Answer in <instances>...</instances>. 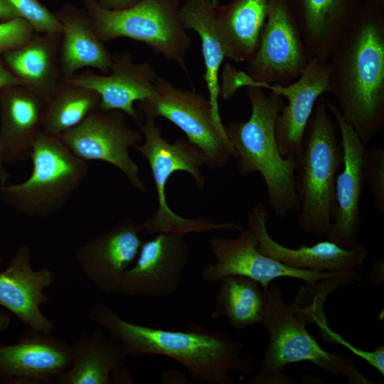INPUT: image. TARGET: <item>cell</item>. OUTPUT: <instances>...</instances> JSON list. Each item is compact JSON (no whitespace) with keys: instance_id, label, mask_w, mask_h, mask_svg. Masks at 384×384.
Listing matches in <instances>:
<instances>
[{"instance_id":"obj_36","label":"cell","mask_w":384,"mask_h":384,"mask_svg":"<svg viewBox=\"0 0 384 384\" xmlns=\"http://www.w3.org/2000/svg\"><path fill=\"white\" fill-rule=\"evenodd\" d=\"M139 1L140 0H98V2L105 9L110 10H121L131 7Z\"/></svg>"},{"instance_id":"obj_12","label":"cell","mask_w":384,"mask_h":384,"mask_svg":"<svg viewBox=\"0 0 384 384\" xmlns=\"http://www.w3.org/2000/svg\"><path fill=\"white\" fill-rule=\"evenodd\" d=\"M58 137L79 159L113 165L134 188L146 191L139 167L129 154V149L143 141V134L128 125L123 112L100 109Z\"/></svg>"},{"instance_id":"obj_20","label":"cell","mask_w":384,"mask_h":384,"mask_svg":"<svg viewBox=\"0 0 384 384\" xmlns=\"http://www.w3.org/2000/svg\"><path fill=\"white\" fill-rule=\"evenodd\" d=\"M55 280L53 270L32 268L31 249L27 245H21L6 268L0 272V306L29 328L51 333L54 324L43 314L40 306L49 302L43 292Z\"/></svg>"},{"instance_id":"obj_32","label":"cell","mask_w":384,"mask_h":384,"mask_svg":"<svg viewBox=\"0 0 384 384\" xmlns=\"http://www.w3.org/2000/svg\"><path fill=\"white\" fill-rule=\"evenodd\" d=\"M36 33L31 25L21 17L0 22V54L23 45Z\"/></svg>"},{"instance_id":"obj_34","label":"cell","mask_w":384,"mask_h":384,"mask_svg":"<svg viewBox=\"0 0 384 384\" xmlns=\"http://www.w3.org/2000/svg\"><path fill=\"white\" fill-rule=\"evenodd\" d=\"M16 85H21V83L7 68L0 54V91Z\"/></svg>"},{"instance_id":"obj_5","label":"cell","mask_w":384,"mask_h":384,"mask_svg":"<svg viewBox=\"0 0 384 384\" xmlns=\"http://www.w3.org/2000/svg\"><path fill=\"white\" fill-rule=\"evenodd\" d=\"M336 124L321 95L306 128L303 148L296 157L295 188L299 208L297 224L303 232L326 236L334 208L337 171L343 161Z\"/></svg>"},{"instance_id":"obj_7","label":"cell","mask_w":384,"mask_h":384,"mask_svg":"<svg viewBox=\"0 0 384 384\" xmlns=\"http://www.w3.org/2000/svg\"><path fill=\"white\" fill-rule=\"evenodd\" d=\"M144 118L139 124L144 142L134 148L149 163L158 201L156 210L143 223L144 230L150 235L169 232L181 235L213 230H240L242 227L232 221L216 223L204 218H186L171 209L166 196L168 180L176 171H183L191 174L200 190H203L205 178L201 169L206 165V156L201 149L188 140L168 142L162 137L155 119Z\"/></svg>"},{"instance_id":"obj_18","label":"cell","mask_w":384,"mask_h":384,"mask_svg":"<svg viewBox=\"0 0 384 384\" xmlns=\"http://www.w3.org/2000/svg\"><path fill=\"white\" fill-rule=\"evenodd\" d=\"M268 210L262 203H256L249 213V229L258 240V250L279 262L298 270L344 272L358 270L367 257V248L358 242L345 249L325 240L312 245L287 247L271 237L267 229Z\"/></svg>"},{"instance_id":"obj_27","label":"cell","mask_w":384,"mask_h":384,"mask_svg":"<svg viewBox=\"0 0 384 384\" xmlns=\"http://www.w3.org/2000/svg\"><path fill=\"white\" fill-rule=\"evenodd\" d=\"M218 6V0H186L180 7L179 16L183 27L200 37L208 100L216 119L222 122L218 107L221 92L219 71L225 54L215 22Z\"/></svg>"},{"instance_id":"obj_14","label":"cell","mask_w":384,"mask_h":384,"mask_svg":"<svg viewBox=\"0 0 384 384\" xmlns=\"http://www.w3.org/2000/svg\"><path fill=\"white\" fill-rule=\"evenodd\" d=\"M144 241L133 265L124 272L118 294L166 297L176 293L190 257L183 235L161 232Z\"/></svg>"},{"instance_id":"obj_19","label":"cell","mask_w":384,"mask_h":384,"mask_svg":"<svg viewBox=\"0 0 384 384\" xmlns=\"http://www.w3.org/2000/svg\"><path fill=\"white\" fill-rule=\"evenodd\" d=\"M159 77L149 63H136L129 52L113 54L110 70L105 75L75 73L66 82L95 91L100 97V110H119L139 124L142 114L136 102L152 95Z\"/></svg>"},{"instance_id":"obj_15","label":"cell","mask_w":384,"mask_h":384,"mask_svg":"<svg viewBox=\"0 0 384 384\" xmlns=\"http://www.w3.org/2000/svg\"><path fill=\"white\" fill-rule=\"evenodd\" d=\"M326 105L341 134L342 170L337 174L334 208L326 240L345 249L358 243L361 227L360 202L364 184L363 164L366 150L352 127L343 118L336 105L326 98Z\"/></svg>"},{"instance_id":"obj_24","label":"cell","mask_w":384,"mask_h":384,"mask_svg":"<svg viewBox=\"0 0 384 384\" xmlns=\"http://www.w3.org/2000/svg\"><path fill=\"white\" fill-rule=\"evenodd\" d=\"M55 15L63 27L60 65L64 79L85 67L108 73L113 54L97 36L85 9L65 4Z\"/></svg>"},{"instance_id":"obj_13","label":"cell","mask_w":384,"mask_h":384,"mask_svg":"<svg viewBox=\"0 0 384 384\" xmlns=\"http://www.w3.org/2000/svg\"><path fill=\"white\" fill-rule=\"evenodd\" d=\"M329 70L326 62L310 59L301 75L285 85L259 83L239 72L236 85L266 88L286 98L276 122V138L280 154L296 158L303 148L304 134L318 99L329 92Z\"/></svg>"},{"instance_id":"obj_29","label":"cell","mask_w":384,"mask_h":384,"mask_svg":"<svg viewBox=\"0 0 384 384\" xmlns=\"http://www.w3.org/2000/svg\"><path fill=\"white\" fill-rule=\"evenodd\" d=\"M100 107V97L95 91L64 80L45 102L42 129L58 136L80 124Z\"/></svg>"},{"instance_id":"obj_26","label":"cell","mask_w":384,"mask_h":384,"mask_svg":"<svg viewBox=\"0 0 384 384\" xmlns=\"http://www.w3.org/2000/svg\"><path fill=\"white\" fill-rule=\"evenodd\" d=\"M272 0H232L218 6L215 22L225 54L246 62L255 51Z\"/></svg>"},{"instance_id":"obj_10","label":"cell","mask_w":384,"mask_h":384,"mask_svg":"<svg viewBox=\"0 0 384 384\" xmlns=\"http://www.w3.org/2000/svg\"><path fill=\"white\" fill-rule=\"evenodd\" d=\"M239 232L236 238L215 235L210 238L215 262L202 268L201 274L204 281L215 282L230 275L244 276L257 281L265 292L274 279L280 277L297 279L311 285L333 278L354 282L363 276L358 270L326 272L288 267L262 253L257 247V238L250 229Z\"/></svg>"},{"instance_id":"obj_33","label":"cell","mask_w":384,"mask_h":384,"mask_svg":"<svg viewBox=\"0 0 384 384\" xmlns=\"http://www.w3.org/2000/svg\"><path fill=\"white\" fill-rule=\"evenodd\" d=\"M161 381L164 384H186L190 383V377L181 371L167 370L162 373Z\"/></svg>"},{"instance_id":"obj_35","label":"cell","mask_w":384,"mask_h":384,"mask_svg":"<svg viewBox=\"0 0 384 384\" xmlns=\"http://www.w3.org/2000/svg\"><path fill=\"white\" fill-rule=\"evenodd\" d=\"M111 383H133V379L125 363L112 373Z\"/></svg>"},{"instance_id":"obj_8","label":"cell","mask_w":384,"mask_h":384,"mask_svg":"<svg viewBox=\"0 0 384 384\" xmlns=\"http://www.w3.org/2000/svg\"><path fill=\"white\" fill-rule=\"evenodd\" d=\"M82 1L101 41L128 38L142 42L188 74L186 57L191 39L180 19L178 0H140L121 10L105 9L98 0Z\"/></svg>"},{"instance_id":"obj_21","label":"cell","mask_w":384,"mask_h":384,"mask_svg":"<svg viewBox=\"0 0 384 384\" xmlns=\"http://www.w3.org/2000/svg\"><path fill=\"white\" fill-rule=\"evenodd\" d=\"M45 102L22 85L0 91V156L4 164L30 159L43 131Z\"/></svg>"},{"instance_id":"obj_2","label":"cell","mask_w":384,"mask_h":384,"mask_svg":"<svg viewBox=\"0 0 384 384\" xmlns=\"http://www.w3.org/2000/svg\"><path fill=\"white\" fill-rule=\"evenodd\" d=\"M89 317L119 341L127 356L168 357L202 383L235 384L232 372L250 375L253 371L252 359L242 355L243 344L223 331L198 324L169 330L134 324L103 303L95 305Z\"/></svg>"},{"instance_id":"obj_11","label":"cell","mask_w":384,"mask_h":384,"mask_svg":"<svg viewBox=\"0 0 384 384\" xmlns=\"http://www.w3.org/2000/svg\"><path fill=\"white\" fill-rule=\"evenodd\" d=\"M310 60L287 0H272L258 44L246 61L247 77L256 82L288 85Z\"/></svg>"},{"instance_id":"obj_37","label":"cell","mask_w":384,"mask_h":384,"mask_svg":"<svg viewBox=\"0 0 384 384\" xmlns=\"http://www.w3.org/2000/svg\"><path fill=\"white\" fill-rule=\"evenodd\" d=\"M18 17V14L6 0H0V22L11 21Z\"/></svg>"},{"instance_id":"obj_41","label":"cell","mask_w":384,"mask_h":384,"mask_svg":"<svg viewBox=\"0 0 384 384\" xmlns=\"http://www.w3.org/2000/svg\"><path fill=\"white\" fill-rule=\"evenodd\" d=\"M1 262H2V258L0 257V265H1Z\"/></svg>"},{"instance_id":"obj_23","label":"cell","mask_w":384,"mask_h":384,"mask_svg":"<svg viewBox=\"0 0 384 384\" xmlns=\"http://www.w3.org/2000/svg\"><path fill=\"white\" fill-rule=\"evenodd\" d=\"M61 33H36L23 45L1 54L21 85L48 100L64 81L60 65Z\"/></svg>"},{"instance_id":"obj_39","label":"cell","mask_w":384,"mask_h":384,"mask_svg":"<svg viewBox=\"0 0 384 384\" xmlns=\"http://www.w3.org/2000/svg\"><path fill=\"white\" fill-rule=\"evenodd\" d=\"M9 178V175L6 170L4 164L3 163L0 156V184L7 183V181Z\"/></svg>"},{"instance_id":"obj_9","label":"cell","mask_w":384,"mask_h":384,"mask_svg":"<svg viewBox=\"0 0 384 384\" xmlns=\"http://www.w3.org/2000/svg\"><path fill=\"white\" fill-rule=\"evenodd\" d=\"M137 110L144 117H161L177 126L189 142L201 149L210 169L224 166L233 156L225 126L216 119L208 98L199 93L175 87L159 76L154 92L138 102Z\"/></svg>"},{"instance_id":"obj_25","label":"cell","mask_w":384,"mask_h":384,"mask_svg":"<svg viewBox=\"0 0 384 384\" xmlns=\"http://www.w3.org/2000/svg\"><path fill=\"white\" fill-rule=\"evenodd\" d=\"M127 356L119 341L102 329L81 332L73 346L70 367L58 384H111V374L125 363Z\"/></svg>"},{"instance_id":"obj_28","label":"cell","mask_w":384,"mask_h":384,"mask_svg":"<svg viewBox=\"0 0 384 384\" xmlns=\"http://www.w3.org/2000/svg\"><path fill=\"white\" fill-rule=\"evenodd\" d=\"M211 312L213 319L227 317L230 325L242 329L262 324L265 312V294L255 280L240 275L223 278Z\"/></svg>"},{"instance_id":"obj_38","label":"cell","mask_w":384,"mask_h":384,"mask_svg":"<svg viewBox=\"0 0 384 384\" xmlns=\"http://www.w3.org/2000/svg\"><path fill=\"white\" fill-rule=\"evenodd\" d=\"M11 324L9 314L0 311V332L6 330Z\"/></svg>"},{"instance_id":"obj_31","label":"cell","mask_w":384,"mask_h":384,"mask_svg":"<svg viewBox=\"0 0 384 384\" xmlns=\"http://www.w3.org/2000/svg\"><path fill=\"white\" fill-rule=\"evenodd\" d=\"M19 17L28 21L36 33H62L63 27L55 14L39 0H6Z\"/></svg>"},{"instance_id":"obj_4","label":"cell","mask_w":384,"mask_h":384,"mask_svg":"<svg viewBox=\"0 0 384 384\" xmlns=\"http://www.w3.org/2000/svg\"><path fill=\"white\" fill-rule=\"evenodd\" d=\"M264 294L262 324L268 331L270 339L260 371L249 380L250 383H296L284 367L299 361L313 363L332 375L343 376L348 383H374L360 372L353 359L320 346L306 329V321L299 309L293 303L284 302L279 284H270Z\"/></svg>"},{"instance_id":"obj_40","label":"cell","mask_w":384,"mask_h":384,"mask_svg":"<svg viewBox=\"0 0 384 384\" xmlns=\"http://www.w3.org/2000/svg\"><path fill=\"white\" fill-rule=\"evenodd\" d=\"M363 3L374 7L384 9V0H363Z\"/></svg>"},{"instance_id":"obj_6","label":"cell","mask_w":384,"mask_h":384,"mask_svg":"<svg viewBox=\"0 0 384 384\" xmlns=\"http://www.w3.org/2000/svg\"><path fill=\"white\" fill-rule=\"evenodd\" d=\"M30 159L32 171L23 182L0 184V200L29 218L55 215L88 176L87 161L75 156L57 135L42 131Z\"/></svg>"},{"instance_id":"obj_3","label":"cell","mask_w":384,"mask_h":384,"mask_svg":"<svg viewBox=\"0 0 384 384\" xmlns=\"http://www.w3.org/2000/svg\"><path fill=\"white\" fill-rule=\"evenodd\" d=\"M251 114L247 121L225 126L241 175L258 172L265 184L269 206L278 218L299 210L295 188L296 158L283 156L276 138V122L283 97L263 88L247 87Z\"/></svg>"},{"instance_id":"obj_1","label":"cell","mask_w":384,"mask_h":384,"mask_svg":"<svg viewBox=\"0 0 384 384\" xmlns=\"http://www.w3.org/2000/svg\"><path fill=\"white\" fill-rule=\"evenodd\" d=\"M326 63L328 93L366 144L384 126V9L363 3Z\"/></svg>"},{"instance_id":"obj_30","label":"cell","mask_w":384,"mask_h":384,"mask_svg":"<svg viewBox=\"0 0 384 384\" xmlns=\"http://www.w3.org/2000/svg\"><path fill=\"white\" fill-rule=\"evenodd\" d=\"M363 174L375 210L384 215V147L381 145L366 150Z\"/></svg>"},{"instance_id":"obj_17","label":"cell","mask_w":384,"mask_h":384,"mask_svg":"<svg viewBox=\"0 0 384 384\" xmlns=\"http://www.w3.org/2000/svg\"><path fill=\"white\" fill-rule=\"evenodd\" d=\"M144 230L143 223L124 218L110 230L80 246L75 259L85 277L100 291L118 294L124 272L138 256Z\"/></svg>"},{"instance_id":"obj_22","label":"cell","mask_w":384,"mask_h":384,"mask_svg":"<svg viewBox=\"0 0 384 384\" xmlns=\"http://www.w3.org/2000/svg\"><path fill=\"white\" fill-rule=\"evenodd\" d=\"M310 59L326 62L363 0H287Z\"/></svg>"},{"instance_id":"obj_16","label":"cell","mask_w":384,"mask_h":384,"mask_svg":"<svg viewBox=\"0 0 384 384\" xmlns=\"http://www.w3.org/2000/svg\"><path fill=\"white\" fill-rule=\"evenodd\" d=\"M72 361L73 346L28 327L16 343L0 344V383H56Z\"/></svg>"}]
</instances>
